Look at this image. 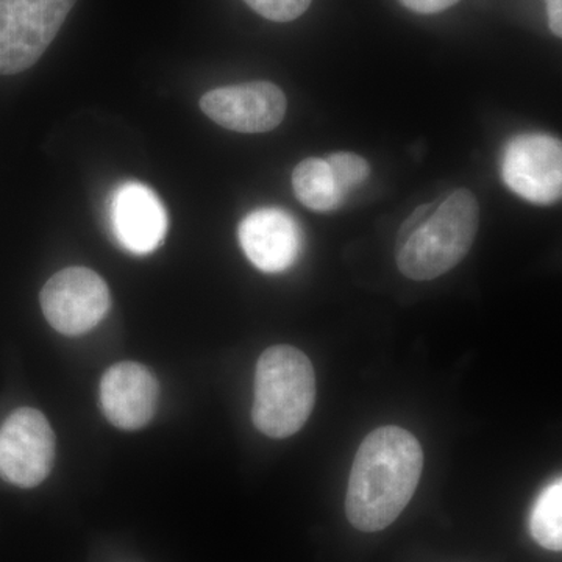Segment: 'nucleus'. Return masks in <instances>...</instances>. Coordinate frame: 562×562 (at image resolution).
Returning <instances> with one entry per match:
<instances>
[{"label": "nucleus", "instance_id": "obj_1", "mask_svg": "<svg viewBox=\"0 0 562 562\" xmlns=\"http://www.w3.org/2000/svg\"><path fill=\"white\" fill-rule=\"evenodd\" d=\"M424 452L413 432L380 427L366 436L351 465L346 514L357 530L382 531L401 516L419 484Z\"/></svg>", "mask_w": 562, "mask_h": 562}, {"label": "nucleus", "instance_id": "obj_2", "mask_svg": "<svg viewBox=\"0 0 562 562\" xmlns=\"http://www.w3.org/2000/svg\"><path fill=\"white\" fill-rule=\"evenodd\" d=\"M424 205L405 221L397 238V266L416 281L438 279L464 260L480 227V205L472 191H453L432 213Z\"/></svg>", "mask_w": 562, "mask_h": 562}, {"label": "nucleus", "instance_id": "obj_3", "mask_svg": "<svg viewBox=\"0 0 562 562\" xmlns=\"http://www.w3.org/2000/svg\"><path fill=\"white\" fill-rule=\"evenodd\" d=\"M314 405L316 372L310 358L291 346L262 351L255 372V427L269 438H290L302 430Z\"/></svg>", "mask_w": 562, "mask_h": 562}, {"label": "nucleus", "instance_id": "obj_4", "mask_svg": "<svg viewBox=\"0 0 562 562\" xmlns=\"http://www.w3.org/2000/svg\"><path fill=\"white\" fill-rule=\"evenodd\" d=\"M76 0H0V76L27 70L50 46Z\"/></svg>", "mask_w": 562, "mask_h": 562}, {"label": "nucleus", "instance_id": "obj_5", "mask_svg": "<svg viewBox=\"0 0 562 562\" xmlns=\"http://www.w3.org/2000/svg\"><path fill=\"white\" fill-rule=\"evenodd\" d=\"M109 286L88 268L55 273L41 291V308L55 330L79 336L98 327L109 313Z\"/></svg>", "mask_w": 562, "mask_h": 562}, {"label": "nucleus", "instance_id": "obj_6", "mask_svg": "<svg viewBox=\"0 0 562 562\" xmlns=\"http://www.w3.org/2000/svg\"><path fill=\"white\" fill-rule=\"evenodd\" d=\"M55 436L49 420L33 408L11 413L0 427V476L20 487H35L49 475Z\"/></svg>", "mask_w": 562, "mask_h": 562}, {"label": "nucleus", "instance_id": "obj_7", "mask_svg": "<svg viewBox=\"0 0 562 562\" xmlns=\"http://www.w3.org/2000/svg\"><path fill=\"white\" fill-rule=\"evenodd\" d=\"M506 187L536 205H553L562 194L561 140L542 133L509 140L503 155Z\"/></svg>", "mask_w": 562, "mask_h": 562}, {"label": "nucleus", "instance_id": "obj_8", "mask_svg": "<svg viewBox=\"0 0 562 562\" xmlns=\"http://www.w3.org/2000/svg\"><path fill=\"white\" fill-rule=\"evenodd\" d=\"M201 109L221 127L239 133H266L286 114V95L271 81L217 88L201 99Z\"/></svg>", "mask_w": 562, "mask_h": 562}, {"label": "nucleus", "instance_id": "obj_9", "mask_svg": "<svg viewBox=\"0 0 562 562\" xmlns=\"http://www.w3.org/2000/svg\"><path fill=\"white\" fill-rule=\"evenodd\" d=\"M114 236L125 250L147 255L157 250L168 233V213L157 192L143 183L122 184L111 201Z\"/></svg>", "mask_w": 562, "mask_h": 562}, {"label": "nucleus", "instance_id": "obj_10", "mask_svg": "<svg viewBox=\"0 0 562 562\" xmlns=\"http://www.w3.org/2000/svg\"><path fill=\"white\" fill-rule=\"evenodd\" d=\"M239 243L246 257L262 272L279 273L297 261L302 232L286 211H251L239 225Z\"/></svg>", "mask_w": 562, "mask_h": 562}, {"label": "nucleus", "instance_id": "obj_11", "mask_svg": "<svg viewBox=\"0 0 562 562\" xmlns=\"http://www.w3.org/2000/svg\"><path fill=\"white\" fill-rule=\"evenodd\" d=\"M158 382L146 366L125 361L111 366L101 382V405L106 419L122 430H139L154 417Z\"/></svg>", "mask_w": 562, "mask_h": 562}, {"label": "nucleus", "instance_id": "obj_12", "mask_svg": "<svg viewBox=\"0 0 562 562\" xmlns=\"http://www.w3.org/2000/svg\"><path fill=\"white\" fill-rule=\"evenodd\" d=\"M292 190L306 209L319 213L336 210L344 202L336 190L330 166L321 158H306L295 166L292 172Z\"/></svg>", "mask_w": 562, "mask_h": 562}, {"label": "nucleus", "instance_id": "obj_13", "mask_svg": "<svg viewBox=\"0 0 562 562\" xmlns=\"http://www.w3.org/2000/svg\"><path fill=\"white\" fill-rule=\"evenodd\" d=\"M532 539L552 552L562 549V482L547 486L535 502L530 516Z\"/></svg>", "mask_w": 562, "mask_h": 562}, {"label": "nucleus", "instance_id": "obj_14", "mask_svg": "<svg viewBox=\"0 0 562 562\" xmlns=\"http://www.w3.org/2000/svg\"><path fill=\"white\" fill-rule=\"evenodd\" d=\"M328 166L333 180H335L336 190L341 195L342 201H346L347 195L351 191L357 190L360 184L368 180L371 166L357 154L350 151H338L328 157Z\"/></svg>", "mask_w": 562, "mask_h": 562}, {"label": "nucleus", "instance_id": "obj_15", "mask_svg": "<svg viewBox=\"0 0 562 562\" xmlns=\"http://www.w3.org/2000/svg\"><path fill=\"white\" fill-rule=\"evenodd\" d=\"M251 10L266 20L290 22L301 18L313 0H244Z\"/></svg>", "mask_w": 562, "mask_h": 562}, {"label": "nucleus", "instance_id": "obj_16", "mask_svg": "<svg viewBox=\"0 0 562 562\" xmlns=\"http://www.w3.org/2000/svg\"><path fill=\"white\" fill-rule=\"evenodd\" d=\"M401 2L406 9L414 11V13L435 14L450 9L460 0H401Z\"/></svg>", "mask_w": 562, "mask_h": 562}, {"label": "nucleus", "instance_id": "obj_17", "mask_svg": "<svg viewBox=\"0 0 562 562\" xmlns=\"http://www.w3.org/2000/svg\"><path fill=\"white\" fill-rule=\"evenodd\" d=\"M550 29L557 36L562 35V0H546Z\"/></svg>", "mask_w": 562, "mask_h": 562}]
</instances>
